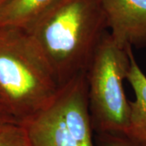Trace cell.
Instances as JSON below:
<instances>
[{
	"label": "cell",
	"instance_id": "6da1fadb",
	"mask_svg": "<svg viewBox=\"0 0 146 146\" xmlns=\"http://www.w3.org/2000/svg\"><path fill=\"white\" fill-rule=\"evenodd\" d=\"M106 27L101 0H58L25 31L62 88L86 72Z\"/></svg>",
	"mask_w": 146,
	"mask_h": 146
},
{
	"label": "cell",
	"instance_id": "7a4b0ae2",
	"mask_svg": "<svg viewBox=\"0 0 146 146\" xmlns=\"http://www.w3.org/2000/svg\"><path fill=\"white\" fill-rule=\"evenodd\" d=\"M60 89L28 32L0 26V102L7 111L24 123L50 104Z\"/></svg>",
	"mask_w": 146,
	"mask_h": 146
},
{
	"label": "cell",
	"instance_id": "3957f363",
	"mask_svg": "<svg viewBox=\"0 0 146 146\" xmlns=\"http://www.w3.org/2000/svg\"><path fill=\"white\" fill-rule=\"evenodd\" d=\"M132 47L120 45L106 33L86 71L88 100L94 131L126 135L130 121V102L123 80L131 65Z\"/></svg>",
	"mask_w": 146,
	"mask_h": 146
},
{
	"label": "cell",
	"instance_id": "277c9868",
	"mask_svg": "<svg viewBox=\"0 0 146 146\" xmlns=\"http://www.w3.org/2000/svg\"><path fill=\"white\" fill-rule=\"evenodd\" d=\"M23 124L32 146H96L86 72L63 85L50 104Z\"/></svg>",
	"mask_w": 146,
	"mask_h": 146
},
{
	"label": "cell",
	"instance_id": "5b68a950",
	"mask_svg": "<svg viewBox=\"0 0 146 146\" xmlns=\"http://www.w3.org/2000/svg\"><path fill=\"white\" fill-rule=\"evenodd\" d=\"M110 34L123 46L146 47V0H101Z\"/></svg>",
	"mask_w": 146,
	"mask_h": 146
},
{
	"label": "cell",
	"instance_id": "8992f818",
	"mask_svg": "<svg viewBox=\"0 0 146 146\" xmlns=\"http://www.w3.org/2000/svg\"><path fill=\"white\" fill-rule=\"evenodd\" d=\"M131 65L127 80L135 94V100L130 102L131 114L126 136L146 146V76L136 62L132 50Z\"/></svg>",
	"mask_w": 146,
	"mask_h": 146
},
{
	"label": "cell",
	"instance_id": "52a82bcc",
	"mask_svg": "<svg viewBox=\"0 0 146 146\" xmlns=\"http://www.w3.org/2000/svg\"><path fill=\"white\" fill-rule=\"evenodd\" d=\"M58 0H7L0 8V26L26 30Z\"/></svg>",
	"mask_w": 146,
	"mask_h": 146
},
{
	"label": "cell",
	"instance_id": "ba28073f",
	"mask_svg": "<svg viewBox=\"0 0 146 146\" xmlns=\"http://www.w3.org/2000/svg\"><path fill=\"white\" fill-rule=\"evenodd\" d=\"M0 146H32L25 125L13 123L0 126Z\"/></svg>",
	"mask_w": 146,
	"mask_h": 146
},
{
	"label": "cell",
	"instance_id": "9c48e42d",
	"mask_svg": "<svg viewBox=\"0 0 146 146\" xmlns=\"http://www.w3.org/2000/svg\"><path fill=\"white\" fill-rule=\"evenodd\" d=\"M96 146H141L126 135L111 133H97Z\"/></svg>",
	"mask_w": 146,
	"mask_h": 146
},
{
	"label": "cell",
	"instance_id": "30bf717a",
	"mask_svg": "<svg viewBox=\"0 0 146 146\" xmlns=\"http://www.w3.org/2000/svg\"><path fill=\"white\" fill-rule=\"evenodd\" d=\"M19 123L3 107L0 106V126L5 125L7 123Z\"/></svg>",
	"mask_w": 146,
	"mask_h": 146
},
{
	"label": "cell",
	"instance_id": "8fae6325",
	"mask_svg": "<svg viewBox=\"0 0 146 146\" xmlns=\"http://www.w3.org/2000/svg\"><path fill=\"white\" fill-rule=\"evenodd\" d=\"M7 1V0H0V8L5 4V3Z\"/></svg>",
	"mask_w": 146,
	"mask_h": 146
},
{
	"label": "cell",
	"instance_id": "7c38bea8",
	"mask_svg": "<svg viewBox=\"0 0 146 146\" xmlns=\"http://www.w3.org/2000/svg\"><path fill=\"white\" fill-rule=\"evenodd\" d=\"M0 106H2V107H3V108H4V106H3V104L1 103V102H0ZM4 109H5V108H4Z\"/></svg>",
	"mask_w": 146,
	"mask_h": 146
}]
</instances>
